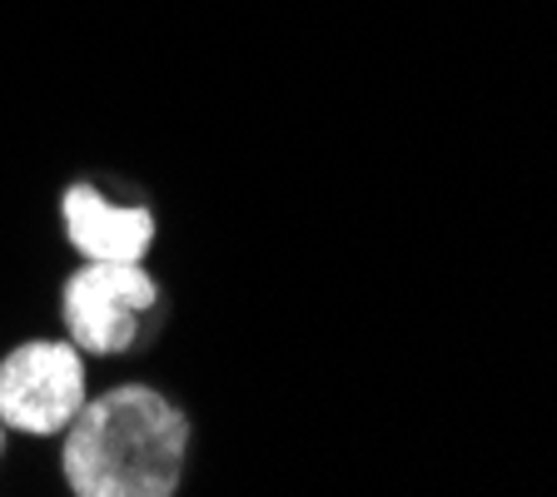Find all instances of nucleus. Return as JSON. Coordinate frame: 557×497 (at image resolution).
<instances>
[{
	"mask_svg": "<svg viewBox=\"0 0 557 497\" xmlns=\"http://www.w3.org/2000/svg\"><path fill=\"white\" fill-rule=\"evenodd\" d=\"M60 224L65 239L81 259H104V264H145L154 249V214L145 204H125V199L100 195L95 185H70L60 199Z\"/></svg>",
	"mask_w": 557,
	"mask_h": 497,
	"instance_id": "nucleus-4",
	"label": "nucleus"
},
{
	"mask_svg": "<svg viewBox=\"0 0 557 497\" xmlns=\"http://www.w3.org/2000/svg\"><path fill=\"white\" fill-rule=\"evenodd\" d=\"M0 448H5V423H0Z\"/></svg>",
	"mask_w": 557,
	"mask_h": 497,
	"instance_id": "nucleus-5",
	"label": "nucleus"
},
{
	"mask_svg": "<svg viewBox=\"0 0 557 497\" xmlns=\"http://www.w3.org/2000/svg\"><path fill=\"white\" fill-rule=\"evenodd\" d=\"M160 309V284L145 264H104L85 259L81 274L65 278L60 319L70 344L85 359H120L145 338V324Z\"/></svg>",
	"mask_w": 557,
	"mask_h": 497,
	"instance_id": "nucleus-2",
	"label": "nucleus"
},
{
	"mask_svg": "<svg viewBox=\"0 0 557 497\" xmlns=\"http://www.w3.org/2000/svg\"><path fill=\"white\" fill-rule=\"evenodd\" d=\"M189 418L145 383L85 398L65 428L70 493L81 497H170L185 477Z\"/></svg>",
	"mask_w": 557,
	"mask_h": 497,
	"instance_id": "nucleus-1",
	"label": "nucleus"
},
{
	"mask_svg": "<svg viewBox=\"0 0 557 497\" xmlns=\"http://www.w3.org/2000/svg\"><path fill=\"white\" fill-rule=\"evenodd\" d=\"M90 398L85 353L60 338H25L0 359V423L25 438H50L75 423Z\"/></svg>",
	"mask_w": 557,
	"mask_h": 497,
	"instance_id": "nucleus-3",
	"label": "nucleus"
}]
</instances>
